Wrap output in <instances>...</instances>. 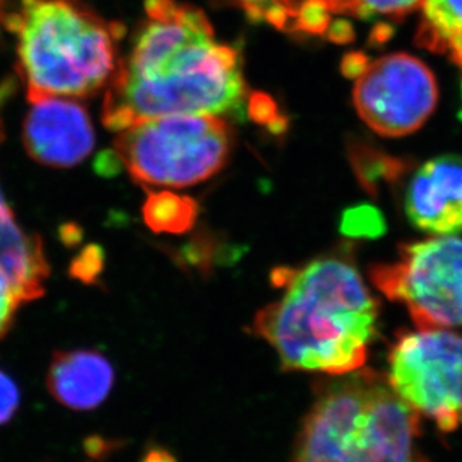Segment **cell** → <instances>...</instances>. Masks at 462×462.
<instances>
[{
	"mask_svg": "<svg viewBox=\"0 0 462 462\" xmlns=\"http://www.w3.org/2000/svg\"><path fill=\"white\" fill-rule=\"evenodd\" d=\"M279 300L259 310L254 332L275 350L284 370L341 375L365 365L377 336L379 304L345 256L279 268Z\"/></svg>",
	"mask_w": 462,
	"mask_h": 462,
	"instance_id": "cell-1",
	"label": "cell"
},
{
	"mask_svg": "<svg viewBox=\"0 0 462 462\" xmlns=\"http://www.w3.org/2000/svg\"><path fill=\"white\" fill-rule=\"evenodd\" d=\"M419 437L420 416L362 366L319 382L292 462H430Z\"/></svg>",
	"mask_w": 462,
	"mask_h": 462,
	"instance_id": "cell-2",
	"label": "cell"
},
{
	"mask_svg": "<svg viewBox=\"0 0 462 462\" xmlns=\"http://www.w3.org/2000/svg\"><path fill=\"white\" fill-rule=\"evenodd\" d=\"M245 99L238 51L201 41L118 60L106 86L102 122L120 132L166 116L236 113Z\"/></svg>",
	"mask_w": 462,
	"mask_h": 462,
	"instance_id": "cell-3",
	"label": "cell"
},
{
	"mask_svg": "<svg viewBox=\"0 0 462 462\" xmlns=\"http://www.w3.org/2000/svg\"><path fill=\"white\" fill-rule=\"evenodd\" d=\"M5 24L17 36L18 72L29 101L92 97L117 69L122 24L70 0H22Z\"/></svg>",
	"mask_w": 462,
	"mask_h": 462,
	"instance_id": "cell-4",
	"label": "cell"
},
{
	"mask_svg": "<svg viewBox=\"0 0 462 462\" xmlns=\"http://www.w3.org/2000/svg\"><path fill=\"white\" fill-rule=\"evenodd\" d=\"M222 118L181 114L150 118L120 131L114 149L132 179L144 188H188L217 174L231 154Z\"/></svg>",
	"mask_w": 462,
	"mask_h": 462,
	"instance_id": "cell-5",
	"label": "cell"
},
{
	"mask_svg": "<svg viewBox=\"0 0 462 462\" xmlns=\"http://www.w3.org/2000/svg\"><path fill=\"white\" fill-rule=\"evenodd\" d=\"M389 384L441 432L462 427V334L446 328L400 332L388 355Z\"/></svg>",
	"mask_w": 462,
	"mask_h": 462,
	"instance_id": "cell-6",
	"label": "cell"
},
{
	"mask_svg": "<svg viewBox=\"0 0 462 462\" xmlns=\"http://www.w3.org/2000/svg\"><path fill=\"white\" fill-rule=\"evenodd\" d=\"M371 282L406 307L418 328L462 327V238L402 245L397 261L370 268Z\"/></svg>",
	"mask_w": 462,
	"mask_h": 462,
	"instance_id": "cell-7",
	"label": "cell"
},
{
	"mask_svg": "<svg viewBox=\"0 0 462 462\" xmlns=\"http://www.w3.org/2000/svg\"><path fill=\"white\" fill-rule=\"evenodd\" d=\"M356 77L355 106L362 120L382 136L418 131L439 101L431 70L406 52L366 63Z\"/></svg>",
	"mask_w": 462,
	"mask_h": 462,
	"instance_id": "cell-8",
	"label": "cell"
},
{
	"mask_svg": "<svg viewBox=\"0 0 462 462\" xmlns=\"http://www.w3.org/2000/svg\"><path fill=\"white\" fill-rule=\"evenodd\" d=\"M29 102L32 106L23 126V141L36 162L69 168L92 153L95 131L84 106L68 97Z\"/></svg>",
	"mask_w": 462,
	"mask_h": 462,
	"instance_id": "cell-9",
	"label": "cell"
},
{
	"mask_svg": "<svg viewBox=\"0 0 462 462\" xmlns=\"http://www.w3.org/2000/svg\"><path fill=\"white\" fill-rule=\"evenodd\" d=\"M406 216L419 231L436 236L462 232V157H436L423 163L407 184Z\"/></svg>",
	"mask_w": 462,
	"mask_h": 462,
	"instance_id": "cell-10",
	"label": "cell"
},
{
	"mask_svg": "<svg viewBox=\"0 0 462 462\" xmlns=\"http://www.w3.org/2000/svg\"><path fill=\"white\" fill-rule=\"evenodd\" d=\"M17 92L14 79L0 81V143L4 140L5 105ZM0 268L13 282L23 302L44 297L50 266L40 236L24 231L0 189Z\"/></svg>",
	"mask_w": 462,
	"mask_h": 462,
	"instance_id": "cell-11",
	"label": "cell"
},
{
	"mask_svg": "<svg viewBox=\"0 0 462 462\" xmlns=\"http://www.w3.org/2000/svg\"><path fill=\"white\" fill-rule=\"evenodd\" d=\"M114 380L113 364L97 350H60L50 362L47 388L61 406L88 411L108 398Z\"/></svg>",
	"mask_w": 462,
	"mask_h": 462,
	"instance_id": "cell-12",
	"label": "cell"
},
{
	"mask_svg": "<svg viewBox=\"0 0 462 462\" xmlns=\"http://www.w3.org/2000/svg\"><path fill=\"white\" fill-rule=\"evenodd\" d=\"M416 42L462 68V0H423Z\"/></svg>",
	"mask_w": 462,
	"mask_h": 462,
	"instance_id": "cell-13",
	"label": "cell"
},
{
	"mask_svg": "<svg viewBox=\"0 0 462 462\" xmlns=\"http://www.w3.org/2000/svg\"><path fill=\"white\" fill-rule=\"evenodd\" d=\"M197 202L172 192H150L143 214L152 231L157 234H184L192 229L198 217Z\"/></svg>",
	"mask_w": 462,
	"mask_h": 462,
	"instance_id": "cell-14",
	"label": "cell"
},
{
	"mask_svg": "<svg viewBox=\"0 0 462 462\" xmlns=\"http://www.w3.org/2000/svg\"><path fill=\"white\" fill-rule=\"evenodd\" d=\"M329 14L346 13L355 17L400 20L422 5L423 0H319Z\"/></svg>",
	"mask_w": 462,
	"mask_h": 462,
	"instance_id": "cell-15",
	"label": "cell"
},
{
	"mask_svg": "<svg viewBox=\"0 0 462 462\" xmlns=\"http://www.w3.org/2000/svg\"><path fill=\"white\" fill-rule=\"evenodd\" d=\"M241 6L254 22L270 23L282 31H292L297 23L295 0H240Z\"/></svg>",
	"mask_w": 462,
	"mask_h": 462,
	"instance_id": "cell-16",
	"label": "cell"
},
{
	"mask_svg": "<svg viewBox=\"0 0 462 462\" xmlns=\"http://www.w3.org/2000/svg\"><path fill=\"white\" fill-rule=\"evenodd\" d=\"M22 304V298L14 288L13 282L0 268V340L13 328L15 314Z\"/></svg>",
	"mask_w": 462,
	"mask_h": 462,
	"instance_id": "cell-17",
	"label": "cell"
},
{
	"mask_svg": "<svg viewBox=\"0 0 462 462\" xmlns=\"http://www.w3.org/2000/svg\"><path fill=\"white\" fill-rule=\"evenodd\" d=\"M20 407V389L5 371L0 370V425L8 423Z\"/></svg>",
	"mask_w": 462,
	"mask_h": 462,
	"instance_id": "cell-18",
	"label": "cell"
},
{
	"mask_svg": "<svg viewBox=\"0 0 462 462\" xmlns=\"http://www.w3.org/2000/svg\"><path fill=\"white\" fill-rule=\"evenodd\" d=\"M144 462H175L170 454H166L165 450L154 449L145 457Z\"/></svg>",
	"mask_w": 462,
	"mask_h": 462,
	"instance_id": "cell-19",
	"label": "cell"
},
{
	"mask_svg": "<svg viewBox=\"0 0 462 462\" xmlns=\"http://www.w3.org/2000/svg\"><path fill=\"white\" fill-rule=\"evenodd\" d=\"M0 23H6V18H4V0H0Z\"/></svg>",
	"mask_w": 462,
	"mask_h": 462,
	"instance_id": "cell-20",
	"label": "cell"
},
{
	"mask_svg": "<svg viewBox=\"0 0 462 462\" xmlns=\"http://www.w3.org/2000/svg\"><path fill=\"white\" fill-rule=\"evenodd\" d=\"M459 117H461V118H462V111H461V114H459Z\"/></svg>",
	"mask_w": 462,
	"mask_h": 462,
	"instance_id": "cell-21",
	"label": "cell"
}]
</instances>
